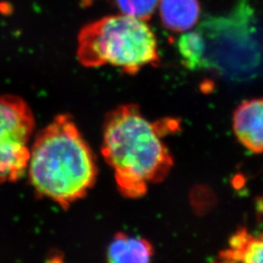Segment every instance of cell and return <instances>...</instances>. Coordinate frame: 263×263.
<instances>
[{
  "label": "cell",
  "instance_id": "cell-1",
  "mask_svg": "<svg viewBox=\"0 0 263 263\" xmlns=\"http://www.w3.org/2000/svg\"><path fill=\"white\" fill-rule=\"evenodd\" d=\"M176 124L151 122L135 104L120 105L105 116L102 153L125 197H142L149 185L168 177L174 158L162 138Z\"/></svg>",
  "mask_w": 263,
  "mask_h": 263
},
{
  "label": "cell",
  "instance_id": "cell-2",
  "mask_svg": "<svg viewBox=\"0 0 263 263\" xmlns=\"http://www.w3.org/2000/svg\"><path fill=\"white\" fill-rule=\"evenodd\" d=\"M181 64L190 70H207L245 81L259 73L262 53L251 0H238L226 16H208L178 42Z\"/></svg>",
  "mask_w": 263,
  "mask_h": 263
},
{
  "label": "cell",
  "instance_id": "cell-3",
  "mask_svg": "<svg viewBox=\"0 0 263 263\" xmlns=\"http://www.w3.org/2000/svg\"><path fill=\"white\" fill-rule=\"evenodd\" d=\"M28 171L38 194L64 209L84 198L98 177L94 152L66 114L56 116L36 135Z\"/></svg>",
  "mask_w": 263,
  "mask_h": 263
},
{
  "label": "cell",
  "instance_id": "cell-4",
  "mask_svg": "<svg viewBox=\"0 0 263 263\" xmlns=\"http://www.w3.org/2000/svg\"><path fill=\"white\" fill-rule=\"evenodd\" d=\"M76 55L86 67L110 65L131 76L160 62L157 38L149 25L123 14L85 25L77 37Z\"/></svg>",
  "mask_w": 263,
  "mask_h": 263
},
{
  "label": "cell",
  "instance_id": "cell-5",
  "mask_svg": "<svg viewBox=\"0 0 263 263\" xmlns=\"http://www.w3.org/2000/svg\"><path fill=\"white\" fill-rule=\"evenodd\" d=\"M33 113L18 96H0V184L14 182L28 171Z\"/></svg>",
  "mask_w": 263,
  "mask_h": 263
},
{
  "label": "cell",
  "instance_id": "cell-6",
  "mask_svg": "<svg viewBox=\"0 0 263 263\" xmlns=\"http://www.w3.org/2000/svg\"><path fill=\"white\" fill-rule=\"evenodd\" d=\"M233 131L246 148L263 153V98L247 100L236 107Z\"/></svg>",
  "mask_w": 263,
  "mask_h": 263
},
{
  "label": "cell",
  "instance_id": "cell-7",
  "mask_svg": "<svg viewBox=\"0 0 263 263\" xmlns=\"http://www.w3.org/2000/svg\"><path fill=\"white\" fill-rule=\"evenodd\" d=\"M221 262H263V233L253 234L247 228H239L228 241V248L219 252Z\"/></svg>",
  "mask_w": 263,
  "mask_h": 263
},
{
  "label": "cell",
  "instance_id": "cell-8",
  "mask_svg": "<svg viewBox=\"0 0 263 263\" xmlns=\"http://www.w3.org/2000/svg\"><path fill=\"white\" fill-rule=\"evenodd\" d=\"M163 27L173 32H186L196 25L201 14L199 0H160Z\"/></svg>",
  "mask_w": 263,
  "mask_h": 263
},
{
  "label": "cell",
  "instance_id": "cell-9",
  "mask_svg": "<svg viewBox=\"0 0 263 263\" xmlns=\"http://www.w3.org/2000/svg\"><path fill=\"white\" fill-rule=\"evenodd\" d=\"M154 255L152 245L141 237L117 233L107 248L106 257L109 262H149Z\"/></svg>",
  "mask_w": 263,
  "mask_h": 263
},
{
  "label": "cell",
  "instance_id": "cell-10",
  "mask_svg": "<svg viewBox=\"0 0 263 263\" xmlns=\"http://www.w3.org/2000/svg\"><path fill=\"white\" fill-rule=\"evenodd\" d=\"M160 0H111L113 6L123 14L147 21L153 16Z\"/></svg>",
  "mask_w": 263,
  "mask_h": 263
}]
</instances>
